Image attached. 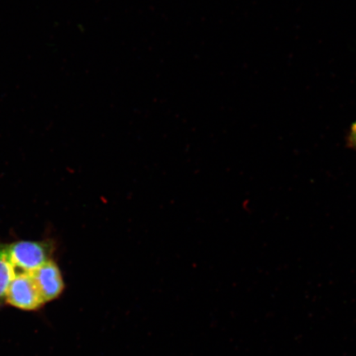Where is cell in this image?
I'll use <instances>...</instances> for the list:
<instances>
[{
	"label": "cell",
	"mask_w": 356,
	"mask_h": 356,
	"mask_svg": "<svg viewBox=\"0 0 356 356\" xmlns=\"http://www.w3.org/2000/svg\"><path fill=\"white\" fill-rule=\"evenodd\" d=\"M349 145L356 151V122L350 129L348 136Z\"/></svg>",
	"instance_id": "5"
},
{
	"label": "cell",
	"mask_w": 356,
	"mask_h": 356,
	"mask_svg": "<svg viewBox=\"0 0 356 356\" xmlns=\"http://www.w3.org/2000/svg\"><path fill=\"white\" fill-rule=\"evenodd\" d=\"M8 257L16 270L33 273L48 261L51 260L54 244L44 241H19L7 245Z\"/></svg>",
	"instance_id": "1"
},
{
	"label": "cell",
	"mask_w": 356,
	"mask_h": 356,
	"mask_svg": "<svg viewBox=\"0 0 356 356\" xmlns=\"http://www.w3.org/2000/svg\"><path fill=\"white\" fill-rule=\"evenodd\" d=\"M6 302L24 311H37L46 304L32 274L17 273L8 289Z\"/></svg>",
	"instance_id": "2"
},
{
	"label": "cell",
	"mask_w": 356,
	"mask_h": 356,
	"mask_svg": "<svg viewBox=\"0 0 356 356\" xmlns=\"http://www.w3.org/2000/svg\"><path fill=\"white\" fill-rule=\"evenodd\" d=\"M44 302L58 299L65 289V282L60 267L52 259L31 273Z\"/></svg>",
	"instance_id": "3"
},
{
	"label": "cell",
	"mask_w": 356,
	"mask_h": 356,
	"mask_svg": "<svg viewBox=\"0 0 356 356\" xmlns=\"http://www.w3.org/2000/svg\"><path fill=\"white\" fill-rule=\"evenodd\" d=\"M16 273L8 257L7 245H0V307L6 304L8 289Z\"/></svg>",
	"instance_id": "4"
}]
</instances>
